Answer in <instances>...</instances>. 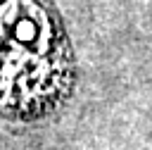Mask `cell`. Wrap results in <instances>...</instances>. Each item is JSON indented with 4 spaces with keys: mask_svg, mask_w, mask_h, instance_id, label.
<instances>
[{
    "mask_svg": "<svg viewBox=\"0 0 152 150\" xmlns=\"http://www.w3.org/2000/svg\"><path fill=\"white\" fill-rule=\"evenodd\" d=\"M74 81V50L55 0H0V119L55 112Z\"/></svg>",
    "mask_w": 152,
    "mask_h": 150,
    "instance_id": "6da1fadb",
    "label": "cell"
}]
</instances>
